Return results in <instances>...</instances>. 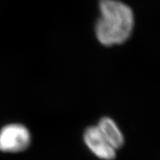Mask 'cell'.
Returning a JSON list of instances; mask_svg holds the SVG:
<instances>
[{"instance_id": "obj_1", "label": "cell", "mask_w": 160, "mask_h": 160, "mask_svg": "<svg viewBox=\"0 0 160 160\" xmlns=\"http://www.w3.org/2000/svg\"><path fill=\"white\" fill-rule=\"evenodd\" d=\"M99 10L100 17L95 27L98 41L105 46L125 42L134 25L132 9L118 0H100Z\"/></svg>"}, {"instance_id": "obj_2", "label": "cell", "mask_w": 160, "mask_h": 160, "mask_svg": "<svg viewBox=\"0 0 160 160\" xmlns=\"http://www.w3.org/2000/svg\"><path fill=\"white\" fill-rule=\"evenodd\" d=\"M31 142L29 130L22 124H10L0 130V151L17 153L25 151Z\"/></svg>"}, {"instance_id": "obj_3", "label": "cell", "mask_w": 160, "mask_h": 160, "mask_svg": "<svg viewBox=\"0 0 160 160\" xmlns=\"http://www.w3.org/2000/svg\"><path fill=\"white\" fill-rule=\"evenodd\" d=\"M84 142L88 149L96 157L102 160H113L117 150L104 137L97 125L90 126L83 135Z\"/></svg>"}, {"instance_id": "obj_4", "label": "cell", "mask_w": 160, "mask_h": 160, "mask_svg": "<svg viewBox=\"0 0 160 160\" xmlns=\"http://www.w3.org/2000/svg\"><path fill=\"white\" fill-rule=\"evenodd\" d=\"M97 127L116 150L122 147L125 142L124 136L114 120L109 117H103L99 120Z\"/></svg>"}]
</instances>
